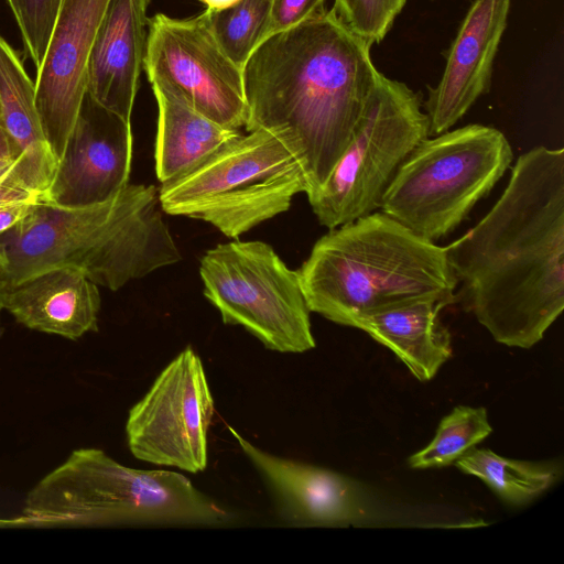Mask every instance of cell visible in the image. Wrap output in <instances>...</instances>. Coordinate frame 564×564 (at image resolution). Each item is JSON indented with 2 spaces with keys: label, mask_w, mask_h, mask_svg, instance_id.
Here are the masks:
<instances>
[{
  "label": "cell",
  "mask_w": 564,
  "mask_h": 564,
  "mask_svg": "<svg viewBox=\"0 0 564 564\" xmlns=\"http://www.w3.org/2000/svg\"><path fill=\"white\" fill-rule=\"evenodd\" d=\"M446 249L456 301L496 341L538 344L564 310V150L521 154L496 204Z\"/></svg>",
  "instance_id": "6da1fadb"
},
{
  "label": "cell",
  "mask_w": 564,
  "mask_h": 564,
  "mask_svg": "<svg viewBox=\"0 0 564 564\" xmlns=\"http://www.w3.org/2000/svg\"><path fill=\"white\" fill-rule=\"evenodd\" d=\"M370 44L330 9L265 37L242 66L247 131L270 130L297 154L306 195L329 175L378 70Z\"/></svg>",
  "instance_id": "7a4b0ae2"
},
{
  "label": "cell",
  "mask_w": 564,
  "mask_h": 564,
  "mask_svg": "<svg viewBox=\"0 0 564 564\" xmlns=\"http://www.w3.org/2000/svg\"><path fill=\"white\" fill-rule=\"evenodd\" d=\"M153 185L128 184L113 197L80 207L37 203L0 235L8 285L56 267L82 271L117 291L182 259Z\"/></svg>",
  "instance_id": "3957f363"
},
{
  "label": "cell",
  "mask_w": 564,
  "mask_h": 564,
  "mask_svg": "<svg viewBox=\"0 0 564 564\" xmlns=\"http://www.w3.org/2000/svg\"><path fill=\"white\" fill-rule=\"evenodd\" d=\"M311 312L344 326L424 297L456 302L447 249L373 212L321 237L297 270Z\"/></svg>",
  "instance_id": "277c9868"
},
{
  "label": "cell",
  "mask_w": 564,
  "mask_h": 564,
  "mask_svg": "<svg viewBox=\"0 0 564 564\" xmlns=\"http://www.w3.org/2000/svg\"><path fill=\"white\" fill-rule=\"evenodd\" d=\"M29 525H220L230 513L180 473L78 448L26 495Z\"/></svg>",
  "instance_id": "5b68a950"
},
{
  "label": "cell",
  "mask_w": 564,
  "mask_h": 564,
  "mask_svg": "<svg viewBox=\"0 0 564 564\" xmlns=\"http://www.w3.org/2000/svg\"><path fill=\"white\" fill-rule=\"evenodd\" d=\"M306 192L302 163L278 133L248 131L186 174L162 183L164 213L212 224L237 238L289 209Z\"/></svg>",
  "instance_id": "8992f818"
},
{
  "label": "cell",
  "mask_w": 564,
  "mask_h": 564,
  "mask_svg": "<svg viewBox=\"0 0 564 564\" xmlns=\"http://www.w3.org/2000/svg\"><path fill=\"white\" fill-rule=\"evenodd\" d=\"M506 135L468 124L426 138L397 171L381 212L435 242L453 232L487 196L512 163Z\"/></svg>",
  "instance_id": "52a82bcc"
},
{
  "label": "cell",
  "mask_w": 564,
  "mask_h": 564,
  "mask_svg": "<svg viewBox=\"0 0 564 564\" xmlns=\"http://www.w3.org/2000/svg\"><path fill=\"white\" fill-rule=\"evenodd\" d=\"M429 128L419 95L378 73L347 147L307 196L319 224L334 229L380 208L401 164L430 137Z\"/></svg>",
  "instance_id": "ba28073f"
},
{
  "label": "cell",
  "mask_w": 564,
  "mask_h": 564,
  "mask_svg": "<svg viewBox=\"0 0 564 564\" xmlns=\"http://www.w3.org/2000/svg\"><path fill=\"white\" fill-rule=\"evenodd\" d=\"M205 297L223 322L242 326L270 350L301 354L315 347L297 271L262 241L220 243L199 264Z\"/></svg>",
  "instance_id": "9c48e42d"
},
{
  "label": "cell",
  "mask_w": 564,
  "mask_h": 564,
  "mask_svg": "<svg viewBox=\"0 0 564 564\" xmlns=\"http://www.w3.org/2000/svg\"><path fill=\"white\" fill-rule=\"evenodd\" d=\"M215 413L200 357L187 346L159 373L129 411L127 443L132 455L150 464L203 471Z\"/></svg>",
  "instance_id": "30bf717a"
},
{
  "label": "cell",
  "mask_w": 564,
  "mask_h": 564,
  "mask_svg": "<svg viewBox=\"0 0 564 564\" xmlns=\"http://www.w3.org/2000/svg\"><path fill=\"white\" fill-rule=\"evenodd\" d=\"M143 67L150 83L165 85L210 120L237 130L246 126L242 70L220 47L206 10L188 19L155 14Z\"/></svg>",
  "instance_id": "8fae6325"
},
{
  "label": "cell",
  "mask_w": 564,
  "mask_h": 564,
  "mask_svg": "<svg viewBox=\"0 0 564 564\" xmlns=\"http://www.w3.org/2000/svg\"><path fill=\"white\" fill-rule=\"evenodd\" d=\"M132 141L130 121L86 93L44 202L80 207L117 195L129 184Z\"/></svg>",
  "instance_id": "7c38bea8"
},
{
  "label": "cell",
  "mask_w": 564,
  "mask_h": 564,
  "mask_svg": "<svg viewBox=\"0 0 564 564\" xmlns=\"http://www.w3.org/2000/svg\"><path fill=\"white\" fill-rule=\"evenodd\" d=\"M272 491L281 518L295 527H345L380 517L378 502L355 479L268 453L228 426Z\"/></svg>",
  "instance_id": "4fadbf2b"
},
{
  "label": "cell",
  "mask_w": 564,
  "mask_h": 564,
  "mask_svg": "<svg viewBox=\"0 0 564 564\" xmlns=\"http://www.w3.org/2000/svg\"><path fill=\"white\" fill-rule=\"evenodd\" d=\"M108 0H63L35 79V104L59 160L87 93L93 42Z\"/></svg>",
  "instance_id": "5bb4252c"
},
{
  "label": "cell",
  "mask_w": 564,
  "mask_h": 564,
  "mask_svg": "<svg viewBox=\"0 0 564 564\" xmlns=\"http://www.w3.org/2000/svg\"><path fill=\"white\" fill-rule=\"evenodd\" d=\"M511 0H475L448 51L438 85L425 102L430 135L449 130L490 86Z\"/></svg>",
  "instance_id": "9a60e30c"
},
{
  "label": "cell",
  "mask_w": 564,
  "mask_h": 564,
  "mask_svg": "<svg viewBox=\"0 0 564 564\" xmlns=\"http://www.w3.org/2000/svg\"><path fill=\"white\" fill-rule=\"evenodd\" d=\"M150 0H108L93 42L87 93L130 121L143 67Z\"/></svg>",
  "instance_id": "2e32d148"
},
{
  "label": "cell",
  "mask_w": 564,
  "mask_h": 564,
  "mask_svg": "<svg viewBox=\"0 0 564 564\" xmlns=\"http://www.w3.org/2000/svg\"><path fill=\"white\" fill-rule=\"evenodd\" d=\"M100 294L82 271L56 267L8 285L3 310L23 326L78 339L98 329Z\"/></svg>",
  "instance_id": "e0dca14e"
},
{
  "label": "cell",
  "mask_w": 564,
  "mask_h": 564,
  "mask_svg": "<svg viewBox=\"0 0 564 564\" xmlns=\"http://www.w3.org/2000/svg\"><path fill=\"white\" fill-rule=\"evenodd\" d=\"M451 303L436 297L417 299L357 318L361 329L389 348L420 381L435 377L451 358L452 340L440 319Z\"/></svg>",
  "instance_id": "ac0fdd59"
},
{
  "label": "cell",
  "mask_w": 564,
  "mask_h": 564,
  "mask_svg": "<svg viewBox=\"0 0 564 564\" xmlns=\"http://www.w3.org/2000/svg\"><path fill=\"white\" fill-rule=\"evenodd\" d=\"M0 108L2 126L20 151L29 186L44 196L58 160L45 135L35 104V83L20 54L0 34Z\"/></svg>",
  "instance_id": "d6986e66"
},
{
  "label": "cell",
  "mask_w": 564,
  "mask_h": 564,
  "mask_svg": "<svg viewBox=\"0 0 564 564\" xmlns=\"http://www.w3.org/2000/svg\"><path fill=\"white\" fill-rule=\"evenodd\" d=\"M151 86L159 108L154 156L161 183L186 174L241 135L202 115L165 85Z\"/></svg>",
  "instance_id": "ffe728a7"
},
{
  "label": "cell",
  "mask_w": 564,
  "mask_h": 564,
  "mask_svg": "<svg viewBox=\"0 0 564 564\" xmlns=\"http://www.w3.org/2000/svg\"><path fill=\"white\" fill-rule=\"evenodd\" d=\"M467 475L482 480L501 500L523 506L546 491L561 475L555 462L507 458L490 449L473 447L455 462Z\"/></svg>",
  "instance_id": "44dd1931"
},
{
  "label": "cell",
  "mask_w": 564,
  "mask_h": 564,
  "mask_svg": "<svg viewBox=\"0 0 564 564\" xmlns=\"http://www.w3.org/2000/svg\"><path fill=\"white\" fill-rule=\"evenodd\" d=\"M491 432L484 406L457 405L441 420L432 441L411 455L408 463L414 469L445 467L476 447Z\"/></svg>",
  "instance_id": "7402d4cb"
},
{
  "label": "cell",
  "mask_w": 564,
  "mask_h": 564,
  "mask_svg": "<svg viewBox=\"0 0 564 564\" xmlns=\"http://www.w3.org/2000/svg\"><path fill=\"white\" fill-rule=\"evenodd\" d=\"M272 0H239L221 10H208L216 40L242 69L251 53L270 34Z\"/></svg>",
  "instance_id": "603a6c76"
},
{
  "label": "cell",
  "mask_w": 564,
  "mask_h": 564,
  "mask_svg": "<svg viewBox=\"0 0 564 564\" xmlns=\"http://www.w3.org/2000/svg\"><path fill=\"white\" fill-rule=\"evenodd\" d=\"M21 32L25 55L37 70L63 0H7Z\"/></svg>",
  "instance_id": "cb8c5ba5"
},
{
  "label": "cell",
  "mask_w": 564,
  "mask_h": 564,
  "mask_svg": "<svg viewBox=\"0 0 564 564\" xmlns=\"http://www.w3.org/2000/svg\"><path fill=\"white\" fill-rule=\"evenodd\" d=\"M406 0H335L333 10L357 35L379 43Z\"/></svg>",
  "instance_id": "d4e9b609"
},
{
  "label": "cell",
  "mask_w": 564,
  "mask_h": 564,
  "mask_svg": "<svg viewBox=\"0 0 564 564\" xmlns=\"http://www.w3.org/2000/svg\"><path fill=\"white\" fill-rule=\"evenodd\" d=\"M17 200L44 202V196L29 186L20 161L0 160V205Z\"/></svg>",
  "instance_id": "484cf974"
},
{
  "label": "cell",
  "mask_w": 564,
  "mask_h": 564,
  "mask_svg": "<svg viewBox=\"0 0 564 564\" xmlns=\"http://www.w3.org/2000/svg\"><path fill=\"white\" fill-rule=\"evenodd\" d=\"M324 1L272 0L270 34L290 29L308 19L324 9Z\"/></svg>",
  "instance_id": "4316f807"
},
{
  "label": "cell",
  "mask_w": 564,
  "mask_h": 564,
  "mask_svg": "<svg viewBox=\"0 0 564 564\" xmlns=\"http://www.w3.org/2000/svg\"><path fill=\"white\" fill-rule=\"evenodd\" d=\"M41 200H17L0 205V235L14 227Z\"/></svg>",
  "instance_id": "83f0119b"
},
{
  "label": "cell",
  "mask_w": 564,
  "mask_h": 564,
  "mask_svg": "<svg viewBox=\"0 0 564 564\" xmlns=\"http://www.w3.org/2000/svg\"><path fill=\"white\" fill-rule=\"evenodd\" d=\"M0 160L20 161L23 166V160L19 149L7 133L3 126L0 124ZM24 171V167H23ZM25 175V173H24ZM26 180V178H25Z\"/></svg>",
  "instance_id": "f1b7e54d"
},
{
  "label": "cell",
  "mask_w": 564,
  "mask_h": 564,
  "mask_svg": "<svg viewBox=\"0 0 564 564\" xmlns=\"http://www.w3.org/2000/svg\"><path fill=\"white\" fill-rule=\"evenodd\" d=\"M206 4L208 10H221L228 8L239 0H199Z\"/></svg>",
  "instance_id": "f546056e"
},
{
  "label": "cell",
  "mask_w": 564,
  "mask_h": 564,
  "mask_svg": "<svg viewBox=\"0 0 564 564\" xmlns=\"http://www.w3.org/2000/svg\"><path fill=\"white\" fill-rule=\"evenodd\" d=\"M29 525L25 518L20 516L14 519H0V528Z\"/></svg>",
  "instance_id": "4dcf8cb0"
},
{
  "label": "cell",
  "mask_w": 564,
  "mask_h": 564,
  "mask_svg": "<svg viewBox=\"0 0 564 564\" xmlns=\"http://www.w3.org/2000/svg\"><path fill=\"white\" fill-rule=\"evenodd\" d=\"M7 289V282L4 278V271H3V261L0 257V314L3 311V295Z\"/></svg>",
  "instance_id": "1f68e13d"
},
{
  "label": "cell",
  "mask_w": 564,
  "mask_h": 564,
  "mask_svg": "<svg viewBox=\"0 0 564 564\" xmlns=\"http://www.w3.org/2000/svg\"><path fill=\"white\" fill-rule=\"evenodd\" d=\"M0 124L2 126L1 108H0Z\"/></svg>",
  "instance_id": "d6a6232c"
}]
</instances>
